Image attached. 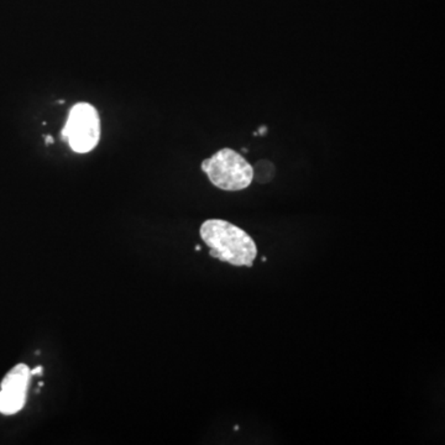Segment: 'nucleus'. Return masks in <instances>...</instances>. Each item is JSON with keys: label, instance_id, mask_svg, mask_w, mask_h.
I'll use <instances>...</instances> for the list:
<instances>
[{"label": "nucleus", "instance_id": "nucleus-6", "mask_svg": "<svg viewBox=\"0 0 445 445\" xmlns=\"http://www.w3.org/2000/svg\"><path fill=\"white\" fill-rule=\"evenodd\" d=\"M196 250L197 251H200V250H201V246H200V245H197Z\"/></svg>", "mask_w": 445, "mask_h": 445}, {"label": "nucleus", "instance_id": "nucleus-1", "mask_svg": "<svg viewBox=\"0 0 445 445\" xmlns=\"http://www.w3.org/2000/svg\"><path fill=\"white\" fill-rule=\"evenodd\" d=\"M201 238L214 259L233 266L251 267L258 256L254 239L239 226L223 221L208 219L201 225Z\"/></svg>", "mask_w": 445, "mask_h": 445}, {"label": "nucleus", "instance_id": "nucleus-2", "mask_svg": "<svg viewBox=\"0 0 445 445\" xmlns=\"http://www.w3.org/2000/svg\"><path fill=\"white\" fill-rule=\"evenodd\" d=\"M202 170L212 185L223 191H243L253 183L254 167L233 149H221L202 162Z\"/></svg>", "mask_w": 445, "mask_h": 445}, {"label": "nucleus", "instance_id": "nucleus-5", "mask_svg": "<svg viewBox=\"0 0 445 445\" xmlns=\"http://www.w3.org/2000/svg\"><path fill=\"white\" fill-rule=\"evenodd\" d=\"M44 371V367L37 366L33 369V370H30V374H31V376H35V375H41Z\"/></svg>", "mask_w": 445, "mask_h": 445}, {"label": "nucleus", "instance_id": "nucleus-4", "mask_svg": "<svg viewBox=\"0 0 445 445\" xmlns=\"http://www.w3.org/2000/svg\"><path fill=\"white\" fill-rule=\"evenodd\" d=\"M30 367L18 364L10 370L0 383V413L13 416L24 408L30 385Z\"/></svg>", "mask_w": 445, "mask_h": 445}, {"label": "nucleus", "instance_id": "nucleus-3", "mask_svg": "<svg viewBox=\"0 0 445 445\" xmlns=\"http://www.w3.org/2000/svg\"><path fill=\"white\" fill-rule=\"evenodd\" d=\"M62 137L74 151H92L100 139V117L97 109L92 104H76L69 112Z\"/></svg>", "mask_w": 445, "mask_h": 445}]
</instances>
